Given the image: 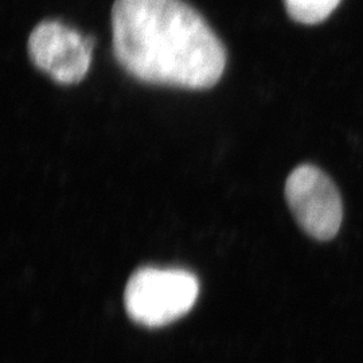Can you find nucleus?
Segmentation results:
<instances>
[{"label": "nucleus", "mask_w": 363, "mask_h": 363, "mask_svg": "<svg viewBox=\"0 0 363 363\" xmlns=\"http://www.w3.org/2000/svg\"><path fill=\"white\" fill-rule=\"evenodd\" d=\"M198 294L199 283L193 273L148 267L130 276L124 292V304L136 323L162 327L190 311Z\"/></svg>", "instance_id": "obj_2"}, {"label": "nucleus", "mask_w": 363, "mask_h": 363, "mask_svg": "<svg viewBox=\"0 0 363 363\" xmlns=\"http://www.w3.org/2000/svg\"><path fill=\"white\" fill-rule=\"evenodd\" d=\"M340 0H284L286 13L298 23L316 25L325 21Z\"/></svg>", "instance_id": "obj_5"}, {"label": "nucleus", "mask_w": 363, "mask_h": 363, "mask_svg": "<svg viewBox=\"0 0 363 363\" xmlns=\"http://www.w3.org/2000/svg\"><path fill=\"white\" fill-rule=\"evenodd\" d=\"M286 199L298 226L315 240L328 241L337 235L343 206L337 186L323 171L301 164L286 183Z\"/></svg>", "instance_id": "obj_3"}, {"label": "nucleus", "mask_w": 363, "mask_h": 363, "mask_svg": "<svg viewBox=\"0 0 363 363\" xmlns=\"http://www.w3.org/2000/svg\"><path fill=\"white\" fill-rule=\"evenodd\" d=\"M112 35L117 62L151 85L203 91L225 72L220 38L183 0H116Z\"/></svg>", "instance_id": "obj_1"}, {"label": "nucleus", "mask_w": 363, "mask_h": 363, "mask_svg": "<svg viewBox=\"0 0 363 363\" xmlns=\"http://www.w3.org/2000/svg\"><path fill=\"white\" fill-rule=\"evenodd\" d=\"M93 48L94 38L82 37L60 21L40 22L27 45L34 66L60 85H74L85 78Z\"/></svg>", "instance_id": "obj_4"}]
</instances>
